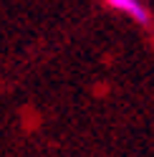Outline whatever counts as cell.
Segmentation results:
<instances>
[{"mask_svg": "<svg viewBox=\"0 0 154 157\" xmlns=\"http://www.w3.org/2000/svg\"><path fill=\"white\" fill-rule=\"evenodd\" d=\"M104 5H106L109 10L119 13V15H127L129 21H134L141 28L152 25V13H149V8L144 5V0H104Z\"/></svg>", "mask_w": 154, "mask_h": 157, "instance_id": "1", "label": "cell"}]
</instances>
